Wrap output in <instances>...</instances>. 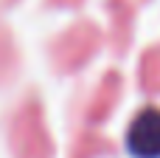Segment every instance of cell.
I'll return each instance as SVG.
<instances>
[{
	"instance_id": "cell-1",
	"label": "cell",
	"mask_w": 160,
	"mask_h": 158,
	"mask_svg": "<svg viewBox=\"0 0 160 158\" xmlns=\"http://www.w3.org/2000/svg\"><path fill=\"white\" fill-rule=\"evenodd\" d=\"M127 150L135 158H160V110H141L127 130Z\"/></svg>"
}]
</instances>
